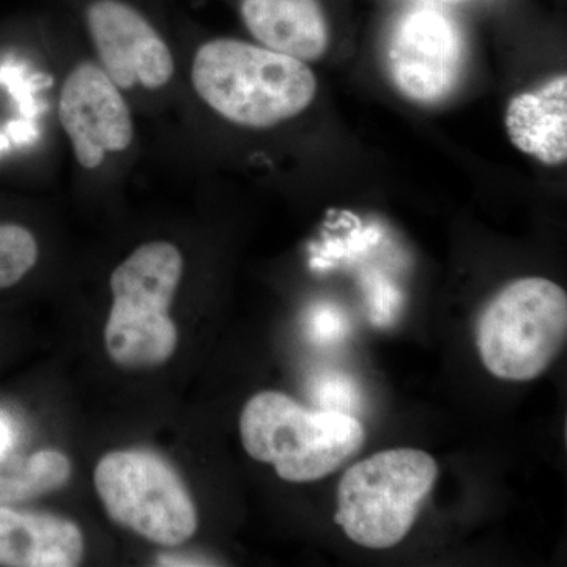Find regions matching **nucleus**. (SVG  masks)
I'll return each mask as SVG.
<instances>
[{"instance_id":"1","label":"nucleus","mask_w":567,"mask_h":567,"mask_svg":"<svg viewBox=\"0 0 567 567\" xmlns=\"http://www.w3.org/2000/svg\"><path fill=\"white\" fill-rule=\"evenodd\" d=\"M194 91L235 125L271 128L308 110L317 78L308 63L246 41H208L194 55Z\"/></svg>"},{"instance_id":"2","label":"nucleus","mask_w":567,"mask_h":567,"mask_svg":"<svg viewBox=\"0 0 567 567\" xmlns=\"http://www.w3.org/2000/svg\"><path fill=\"white\" fill-rule=\"evenodd\" d=\"M246 453L289 483L331 475L360 451L363 424L338 410L311 412L279 391L252 395L240 417Z\"/></svg>"},{"instance_id":"3","label":"nucleus","mask_w":567,"mask_h":567,"mask_svg":"<svg viewBox=\"0 0 567 567\" xmlns=\"http://www.w3.org/2000/svg\"><path fill=\"white\" fill-rule=\"evenodd\" d=\"M183 257L169 241H151L134 249L111 276L110 319L104 342L111 360L125 369L162 365L178 344L169 316L181 286Z\"/></svg>"},{"instance_id":"4","label":"nucleus","mask_w":567,"mask_h":567,"mask_svg":"<svg viewBox=\"0 0 567 567\" xmlns=\"http://www.w3.org/2000/svg\"><path fill=\"white\" fill-rule=\"evenodd\" d=\"M436 477L439 465L424 451H380L350 466L342 476L336 524L358 546H398L415 525Z\"/></svg>"},{"instance_id":"5","label":"nucleus","mask_w":567,"mask_h":567,"mask_svg":"<svg viewBox=\"0 0 567 567\" xmlns=\"http://www.w3.org/2000/svg\"><path fill=\"white\" fill-rule=\"evenodd\" d=\"M566 338V292L546 278L506 284L477 320L481 360L491 374L511 382H529L546 372Z\"/></svg>"},{"instance_id":"6","label":"nucleus","mask_w":567,"mask_h":567,"mask_svg":"<svg viewBox=\"0 0 567 567\" xmlns=\"http://www.w3.org/2000/svg\"><path fill=\"white\" fill-rule=\"evenodd\" d=\"M95 488L115 524L151 543L181 546L197 529V511L173 466L147 451H114L95 468Z\"/></svg>"},{"instance_id":"7","label":"nucleus","mask_w":567,"mask_h":567,"mask_svg":"<svg viewBox=\"0 0 567 567\" xmlns=\"http://www.w3.org/2000/svg\"><path fill=\"white\" fill-rule=\"evenodd\" d=\"M464 41L457 25L442 11H409L395 24L386 50V69L410 102H445L464 69Z\"/></svg>"},{"instance_id":"8","label":"nucleus","mask_w":567,"mask_h":567,"mask_svg":"<svg viewBox=\"0 0 567 567\" xmlns=\"http://www.w3.org/2000/svg\"><path fill=\"white\" fill-rule=\"evenodd\" d=\"M59 121L84 169H96L107 153L132 145L134 126L128 104L106 71L81 63L63 81Z\"/></svg>"},{"instance_id":"9","label":"nucleus","mask_w":567,"mask_h":567,"mask_svg":"<svg viewBox=\"0 0 567 567\" xmlns=\"http://www.w3.org/2000/svg\"><path fill=\"white\" fill-rule=\"evenodd\" d=\"M87 24L102 69L118 89H162L173 80V52L128 3L96 0L89 7Z\"/></svg>"},{"instance_id":"10","label":"nucleus","mask_w":567,"mask_h":567,"mask_svg":"<svg viewBox=\"0 0 567 567\" xmlns=\"http://www.w3.org/2000/svg\"><path fill=\"white\" fill-rule=\"evenodd\" d=\"M82 555L84 537L73 522L0 506V566L74 567Z\"/></svg>"},{"instance_id":"11","label":"nucleus","mask_w":567,"mask_h":567,"mask_svg":"<svg viewBox=\"0 0 567 567\" xmlns=\"http://www.w3.org/2000/svg\"><path fill=\"white\" fill-rule=\"evenodd\" d=\"M506 132L525 155L547 166L567 159V76L544 82L536 91L520 93L507 104Z\"/></svg>"},{"instance_id":"12","label":"nucleus","mask_w":567,"mask_h":567,"mask_svg":"<svg viewBox=\"0 0 567 567\" xmlns=\"http://www.w3.org/2000/svg\"><path fill=\"white\" fill-rule=\"evenodd\" d=\"M241 17L265 48L303 62L319 61L330 43L319 0H241Z\"/></svg>"},{"instance_id":"13","label":"nucleus","mask_w":567,"mask_h":567,"mask_svg":"<svg viewBox=\"0 0 567 567\" xmlns=\"http://www.w3.org/2000/svg\"><path fill=\"white\" fill-rule=\"evenodd\" d=\"M71 475L69 458L59 451H40L31 457H0V506L17 505L52 494Z\"/></svg>"},{"instance_id":"14","label":"nucleus","mask_w":567,"mask_h":567,"mask_svg":"<svg viewBox=\"0 0 567 567\" xmlns=\"http://www.w3.org/2000/svg\"><path fill=\"white\" fill-rule=\"evenodd\" d=\"M39 260V244L31 230L0 224V289L20 282Z\"/></svg>"},{"instance_id":"15","label":"nucleus","mask_w":567,"mask_h":567,"mask_svg":"<svg viewBox=\"0 0 567 567\" xmlns=\"http://www.w3.org/2000/svg\"><path fill=\"white\" fill-rule=\"evenodd\" d=\"M11 442H13V435H11L10 425L0 420V457L9 453Z\"/></svg>"}]
</instances>
